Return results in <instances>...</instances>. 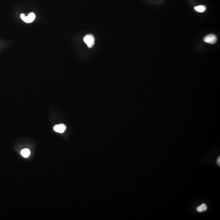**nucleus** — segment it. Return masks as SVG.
<instances>
[{
	"label": "nucleus",
	"instance_id": "7",
	"mask_svg": "<svg viewBox=\"0 0 220 220\" xmlns=\"http://www.w3.org/2000/svg\"><path fill=\"white\" fill-rule=\"evenodd\" d=\"M194 9L199 12H203L206 9V7L204 6H199L194 7Z\"/></svg>",
	"mask_w": 220,
	"mask_h": 220
},
{
	"label": "nucleus",
	"instance_id": "3",
	"mask_svg": "<svg viewBox=\"0 0 220 220\" xmlns=\"http://www.w3.org/2000/svg\"><path fill=\"white\" fill-rule=\"evenodd\" d=\"M204 41L207 43L211 44H214L216 43L217 40V38L216 35L213 34H209L205 37L204 39Z\"/></svg>",
	"mask_w": 220,
	"mask_h": 220
},
{
	"label": "nucleus",
	"instance_id": "5",
	"mask_svg": "<svg viewBox=\"0 0 220 220\" xmlns=\"http://www.w3.org/2000/svg\"><path fill=\"white\" fill-rule=\"evenodd\" d=\"M21 154L24 157H28L30 154V151L28 149H24L21 151Z\"/></svg>",
	"mask_w": 220,
	"mask_h": 220
},
{
	"label": "nucleus",
	"instance_id": "8",
	"mask_svg": "<svg viewBox=\"0 0 220 220\" xmlns=\"http://www.w3.org/2000/svg\"><path fill=\"white\" fill-rule=\"evenodd\" d=\"M220 157H219V158H218V159L217 161V163L218 165V166H220Z\"/></svg>",
	"mask_w": 220,
	"mask_h": 220
},
{
	"label": "nucleus",
	"instance_id": "4",
	"mask_svg": "<svg viewBox=\"0 0 220 220\" xmlns=\"http://www.w3.org/2000/svg\"><path fill=\"white\" fill-rule=\"evenodd\" d=\"M54 129L56 132L62 133L66 130V126L63 124L57 125L54 127Z\"/></svg>",
	"mask_w": 220,
	"mask_h": 220
},
{
	"label": "nucleus",
	"instance_id": "6",
	"mask_svg": "<svg viewBox=\"0 0 220 220\" xmlns=\"http://www.w3.org/2000/svg\"><path fill=\"white\" fill-rule=\"evenodd\" d=\"M207 206L205 203L201 204L200 206L197 207V211L199 212H203L205 211L207 209Z\"/></svg>",
	"mask_w": 220,
	"mask_h": 220
},
{
	"label": "nucleus",
	"instance_id": "2",
	"mask_svg": "<svg viewBox=\"0 0 220 220\" xmlns=\"http://www.w3.org/2000/svg\"><path fill=\"white\" fill-rule=\"evenodd\" d=\"M21 18L22 21L26 23H31L36 18V15L34 13H30L27 16H26L24 14H21Z\"/></svg>",
	"mask_w": 220,
	"mask_h": 220
},
{
	"label": "nucleus",
	"instance_id": "1",
	"mask_svg": "<svg viewBox=\"0 0 220 220\" xmlns=\"http://www.w3.org/2000/svg\"><path fill=\"white\" fill-rule=\"evenodd\" d=\"M84 41L90 48L92 47L95 44V39L92 34H88L84 38Z\"/></svg>",
	"mask_w": 220,
	"mask_h": 220
}]
</instances>
